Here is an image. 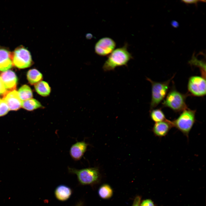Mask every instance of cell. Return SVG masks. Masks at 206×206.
I'll list each match as a JSON object with an SVG mask.
<instances>
[{"instance_id": "cell-1", "label": "cell", "mask_w": 206, "mask_h": 206, "mask_svg": "<svg viewBox=\"0 0 206 206\" xmlns=\"http://www.w3.org/2000/svg\"><path fill=\"white\" fill-rule=\"evenodd\" d=\"M126 43L122 47L114 49L108 56L103 66L105 72L114 70L116 67L127 66L128 62L133 58L132 54L128 50Z\"/></svg>"}, {"instance_id": "cell-2", "label": "cell", "mask_w": 206, "mask_h": 206, "mask_svg": "<svg viewBox=\"0 0 206 206\" xmlns=\"http://www.w3.org/2000/svg\"><path fill=\"white\" fill-rule=\"evenodd\" d=\"M196 110L188 108L183 110L176 119L171 121L173 127H175L188 139L189 134L196 120Z\"/></svg>"}, {"instance_id": "cell-3", "label": "cell", "mask_w": 206, "mask_h": 206, "mask_svg": "<svg viewBox=\"0 0 206 206\" xmlns=\"http://www.w3.org/2000/svg\"><path fill=\"white\" fill-rule=\"evenodd\" d=\"M69 173L76 175L79 183L83 185H92L97 183L100 175L96 168H88L79 169L68 167Z\"/></svg>"}, {"instance_id": "cell-4", "label": "cell", "mask_w": 206, "mask_h": 206, "mask_svg": "<svg viewBox=\"0 0 206 206\" xmlns=\"http://www.w3.org/2000/svg\"><path fill=\"white\" fill-rule=\"evenodd\" d=\"M172 79L163 82H156L148 78L147 80L151 84V99L150 110L154 109L164 98L168 90L169 83Z\"/></svg>"}, {"instance_id": "cell-5", "label": "cell", "mask_w": 206, "mask_h": 206, "mask_svg": "<svg viewBox=\"0 0 206 206\" xmlns=\"http://www.w3.org/2000/svg\"><path fill=\"white\" fill-rule=\"evenodd\" d=\"M185 95L173 89L169 92L163 103V106L176 112L182 111L187 108Z\"/></svg>"}, {"instance_id": "cell-6", "label": "cell", "mask_w": 206, "mask_h": 206, "mask_svg": "<svg viewBox=\"0 0 206 206\" xmlns=\"http://www.w3.org/2000/svg\"><path fill=\"white\" fill-rule=\"evenodd\" d=\"M13 65L19 68H24L31 66L33 63L29 51L23 46L17 48L11 53Z\"/></svg>"}, {"instance_id": "cell-7", "label": "cell", "mask_w": 206, "mask_h": 206, "mask_svg": "<svg viewBox=\"0 0 206 206\" xmlns=\"http://www.w3.org/2000/svg\"><path fill=\"white\" fill-rule=\"evenodd\" d=\"M188 90L194 96L201 97L206 94L205 78L202 76H193L189 79Z\"/></svg>"}, {"instance_id": "cell-8", "label": "cell", "mask_w": 206, "mask_h": 206, "mask_svg": "<svg viewBox=\"0 0 206 206\" xmlns=\"http://www.w3.org/2000/svg\"><path fill=\"white\" fill-rule=\"evenodd\" d=\"M116 46V42L112 39L109 37H104L99 39L96 43L95 52L99 56H105L110 54Z\"/></svg>"}, {"instance_id": "cell-9", "label": "cell", "mask_w": 206, "mask_h": 206, "mask_svg": "<svg viewBox=\"0 0 206 206\" xmlns=\"http://www.w3.org/2000/svg\"><path fill=\"white\" fill-rule=\"evenodd\" d=\"M2 99L6 103L9 110H17L21 106V100L15 90L6 91L3 95Z\"/></svg>"}, {"instance_id": "cell-10", "label": "cell", "mask_w": 206, "mask_h": 206, "mask_svg": "<svg viewBox=\"0 0 206 206\" xmlns=\"http://www.w3.org/2000/svg\"><path fill=\"white\" fill-rule=\"evenodd\" d=\"M173 127L171 121L166 119L155 123L152 128V131L156 136L161 138L166 136Z\"/></svg>"}, {"instance_id": "cell-11", "label": "cell", "mask_w": 206, "mask_h": 206, "mask_svg": "<svg viewBox=\"0 0 206 206\" xmlns=\"http://www.w3.org/2000/svg\"><path fill=\"white\" fill-rule=\"evenodd\" d=\"M6 91L15 90L17 82V78L14 72L9 70L2 73L0 75Z\"/></svg>"}, {"instance_id": "cell-12", "label": "cell", "mask_w": 206, "mask_h": 206, "mask_svg": "<svg viewBox=\"0 0 206 206\" xmlns=\"http://www.w3.org/2000/svg\"><path fill=\"white\" fill-rule=\"evenodd\" d=\"M88 145L84 141L78 142L73 144L69 152L71 158L75 161L81 159L86 150Z\"/></svg>"}, {"instance_id": "cell-13", "label": "cell", "mask_w": 206, "mask_h": 206, "mask_svg": "<svg viewBox=\"0 0 206 206\" xmlns=\"http://www.w3.org/2000/svg\"><path fill=\"white\" fill-rule=\"evenodd\" d=\"M13 65L11 53L5 49L0 48V71H7Z\"/></svg>"}, {"instance_id": "cell-14", "label": "cell", "mask_w": 206, "mask_h": 206, "mask_svg": "<svg viewBox=\"0 0 206 206\" xmlns=\"http://www.w3.org/2000/svg\"><path fill=\"white\" fill-rule=\"evenodd\" d=\"M72 193V191L71 188L64 185L58 186L54 191V195L56 199L62 201L68 200L71 197Z\"/></svg>"}, {"instance_id": "cell-15", "label": "cell", "mask_w": 206, "mask_h": 206, "mask_svg": "<svg viewBox=\"0 0 206 206\" xmlns=\"http://www.w3.org/2000/svg\"><path fill=\"white\" fill-rule=\"evenodd\" d=\"M34 87L37 92L43 97L49 96L51 92V88L47 82L41 81L35 85Z\"/></svg>"}, {"instance_id": "cell-16", "label": "cell", "mask_w": 206, "mask_h": 206, "mask_svg": "<svg viewBox=\"0 0 206 206\" xmlns=\"http://www.w3.org/2000/svg\"><path fill=\"white\" fill-rule=\"evenodd\" d=\"M27 80L31 85H35L41 81L43 78L42 74L35 69L30 70L27 74Z\"/></svg>"}, {"instance_id": "cell-17", "label": "cell", "mask_w": 206, "mask_h": 206, "mask_svg": "<svg viewBox=\"0 0 206 206\" xmlns=\"http://www.w3.org/2000/svg\"><path fill=\"white\" fill-rule=\"evenodd\" d=\"M21 106L24 109L29 111H32L43 107L39 101L32 98L21 101Z\"/></svg>"}, {"instance_id": "cell-18", "label": "cell", "mask_w": 206, "mask_h": 206, "mask_svg": "<svg viewBox=\"0 0 206 206\" xmlns=\"http://www.w3.org/2000/svg\"><path fill=\"white\" fill-rule=\"evenodd\" d=\"M113 190L108 184H104L100 187L98 191L99 196L104 199L110 198L113 195Z\"/></svg>"}, {"instance_id": "cell-19", "label": "cell", "mask_w": 206, "mask_h": 206, "mask_svg": "<svg viewBox=\"0 0 206 206\" xmlns=\"http://www.w3.org/2000/svg\"><path fill=\"white\" fill-rule=\"evenodd\" d=\"M18 92L21 101L31 98L33 97V93L31 88L26 85L22 86L19 89Z\"/></svg>"}, {"instance_id": "cell-20", "label": "cell", "mask_w": 206, "mask_h": 206, "mask_svg": "<svg viewBox=\"0 0 206 206\" xmlns=\"http://www.w3.org/2000/svg\"><path fill=\"white\" fill-rule=\"evenodd\" d=\"M150 111V117L155 123L162 122L167 119L164 112L160 109H153Z\"/></svg>"}, {"instance_id": "cell-21", "label": "cell", "mask_w": 206, "mask_h": 206, "mask_svg": "<svg viewBox=\"0 0 206 206\" xmlns=\"http://www.w3.org/2000/svg\"><path fill=\"white\" fill-rule=\"evenodd\" d=\"M190 64L199 68L202 75V76L205 78L206 67L205 63L203 61L200 60L193 56L192 59L189 62Z\"/></svg>"}, {"instance_id": "cell-22", "label": "cell", "mask_w": 206, "mask_h": 206, "mask_svg": "<svg viewBox=\"0 0 206 206\" xmlns=\"http://www.w3.org/2000/svg\"><path fill=\"white\" fill-rule=\"evenodd\" d=\"M9 109L5 101L3 99H0V116L6 114Z\"/></svg>"}, {"instance_id": "cell-23", "label": "cell", "mask_w": 206, "mask_h": 206, "mask_svg": "<svg viewBox=\"0 0 206 206\" xmlns=\"http://www.w3.org/2000/svg\"><path fill=\"white\" fill-rule=\"evenodd\" d=\"M140 206H154L153 201L150 199H146L140 203Z\"/></svg>"}, {"instance_id": "cell-24", "label": "cell", "mask_w": 206, "mask_h": 206, "mask_svg": "<svg viewBox=\"0 0 206 206\" xmlns=\"http://www.w3.org/2000/svg\"><path fill=\"white\" fill-rule=\"evenodd\" d=\"M141 201V197L140 196H136L134 200L132 206H140Z\"/></svg>"}, {"instance_id": "cell-25", "label": "cell", "mask_w": 206, "mask_h": 206, "mask_svg": "<svg viewBox=\"0 0 206 206\" xmlns=\"http://www.w3.org/2000/svg\"><path fill=\"white\" fill-rule=\"evenodd\" d=\"M6 92L4 84L0 77V94L3 95Z\"/></svg>"}, {"instance_id": "cell-26", "label": "cell", "mask_w": 206, "mask_h": 206, "mask_svg": "<svg viewBox=\"0 0 206 206\" xmlns=\"http://www.w3.org/2000/svg\"><path fill=\"white\" fill-rule=\"evenodd\" d=\"M183 2L186 4H191L195 3L197 4L198 2L199 1V0H182Z\"/></svg>"}, {"instance_id": "cell-27", "label": "cell", "mask_w": 206, "mask_h": 206, "mask_svg": "<svg viewBox=\"0 0 206 206\" xmlns=\"http://www.w3.org/2000/svg\"><path fill=\"white\" fill-rule=\"evenodd\" d=\"M172 25L175 27H177L179 26L178 23L176 21H172Z\"/></svg>"}, {"instance_id": "cell-28", "label": "cell", "mask_w": 206, "mask_h": 206, "mask_svg": "<svg viewBox=\"0 0 206 206\" xmlns=\"http://www.w3.org/2000/svg\"><path fill=\"white\" fill-rule=\"evenodd\" d=\"M82 203H78V204H77V205L76 206H82Z\"/></svg>"}]
</instances>
